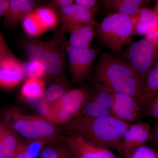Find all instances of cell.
Instances as JSON below:
<instances>
[{
  "mask_svg": "<svg viewBox=\"0 0 158 158\" xmlns=\"http://www.w3.org/2000/svg\"><path fill=\"white\" fill-rule=\"evenodd\" d=\"M113 106V91L101 83L97 82L78 116H112Z\"/></svg>",
  "mask_w": 158,
  "mask_h": 158,
  "instance_id": "8",
  "label": "cell"
},
{
  "mask_svg": "<svg viewBox=\"0 0 158 158\" xmlns=\"http://www.w3.org/2000/svg\"><path fill=\"white\" fill-rule=\"evenodd\" d=\"M60 19L65 32H68L73 26L79 24H90L96 27L99 25L89 10L76 3L60 11Z\"/></svg>",
  "mask_w": 158,
  "mask_h": 158,
  "instance_id": "14",
  "label": "cell"
},
{
  "mask_svg": "<svg viewBox=\"0 0 158 158\" xmlns=\"http://www.w3.org/2000/svg\"><path fill=\"white\" fill-rule=\"evenodd\" d=\"M152 10L158 17V1H156L155 6L154 7Z\"/></svg>",
  "mask_w": 158,
  "mask_h": 158,
  "instance_id": "37",
  "label": "cell"
},
{
  "mask_svg": "<svg viewBox=\"0 0 158 158\" xmlns=\"http://www.w3.org/2000/svg\"><path fill=\"white\" fill-rule=\"evenodd\" d=\"M145 114L148 116L158 120V95L153 99L146 107Z\"/></svg>",
  "mask_w": 158,
  "mask_h": 158,
  "instance_id": "29",
  "label": "cell"
},
{
  "mask_svg": "<svg viewBox=\"0 0 158 158\" xmlns=\"http://www.w3.org/2000/svg\"><path fill=\"white\" fill-rule=\"evenodd\" d=\"M68 90L67 85L55 84L46 89L43 97L47 102L52 103L59 100Z\"/></svg>",
  "mask_w": 158,
  "mask_h": 158,
  "instance_id": "25",
  "label": "cell"
},
{
  "mask_svg": "<svg viewBox=\"0 0 158 158\" xmlns=\"http://www.w3.org/2000/svg\"><path fill=\"white\" fill-rule=\"evenodd\" d=\"M26 77L24 63L13 55L0 61V87L11 89L17 87Z\"/></svg>",
  "mask_w": 158,
  "mask_h": 158,
  "instance_id": "12",
  "label": "cell"
},
{
  "mask_svg": "<svg viewBox=\"0 0 158 158\" xmlns=\"http://www.w3.org/2000/svg\"><path fill=\"white\" fill-rule=\"evenodd\" d=\"M95 77L113 92L137 99L143 108L144 81L123 59L109 53L103 54L97 65Z\"/></svg>",
  "mask_w": 158,
  "mask_h": 158,
  "instance_id": "2",
  "label": "cell"
},
{
  "mask_svg": "<svg viewBox=\"0 0 158 158\" xmlns=\"http://www.w3.org/2000/svg\"><path fill=\"white\" fill-rule=\"evenodd\" d=\"M158 93V59L144 81L143 108H146Z\"/></svg>",
  "mask_w": 158,
  "mask_h": 158,
  "instance_id": "20",
  "label": "cell"
},
{
  "mask_svg": "<svg viewBox=\"0 0 158 158\" xmlns=\"http://www.w3.org/2000/svg\"><path fill=\"white\" fill-rule=\"evenodd\" d=\"M94 26L90 24H79L69 30L68 44L75 48H90L95 35Z\"/></svg>",
  "mask_w": 158,
  "mask_h": 158,
  "instance_id": "16",
  "label": "cell"
},
{
  "mask_svg": "<svg viewBox=\"0 0 158 158\" xmlns=\"http://www.w3.org/2000/svg\"><path fill=\"white\" fill-rule=\"evenodd\" d=\"M34 11L23 20L22 25L24 31L28 36L31 37H37L45 31L40 24Z\"/></svg>",
  "mask_w": 158,
  "mask_h": 158,
  "instance_id": "23",
  "label": "cell"
},
{
  "mask_svg": "<svg viewBox=\"0 0 158 158\" xmlns=\"http://www.w3.org/2000/svg\"><path fill=\"white\" fill-rule=\"evenodd\" d=\"M34 11L40 24L45 32L56 27L59 23V17L52 8L40 7L36 8Z\"/></svg>",
  "mask_w": 158,
  "mask_h": 158,
  "instance_id": "22",
  "label": "cell"
},
{
  "mask_svg": "<svg viewBox=\"0 0 158 158\" xmlns=\"http://www.w3.org/2000/svg\"><path fill=\"white\" fill-rule=\"evenodd\" d=\"M35 2L31 0H10L4 15V23L11 27L22 22L30 13L36 9Z\"/></svg>",
  "mask_w": 158,
  "mask_h": 158,
  "instance_id": "15",
  "label": "cell"
},
{
  "mask_svg": "<svg viewBox=\"0 0 158 158\" xmlns=\"http://www.w3.org/2000/svg\"><path fill=\"white\" fill-rule=\"evenodd\" d=\"M64 141L73 158H119L110 149L95 146L79 137L68 136Z\"/></svg>",
  "mask_w": 158,
  "mask_h": 158,
  "instance_id": "11",
  "label": "cell"
},
{
  "mask_svg": "<svg viewBox=\"0 0 158 158\" xmlns=\"http://www.w3.org/2000/svg\"><path fill=\"white\" fill-rule=\"evenodd\" d=\"M25 100L34 108L41 117L48 121L51 113L50 104L46 101L43 96L37 98Z\"/></svg>",
  "mask_w": 158,
  "mask_h": 158,
  "instance_id": "27",
  "label": "cell"
},
{
  "mask_svg": "<svg viewBox=\"0 0 158 158\" xmlns=\"http://www.w3.org/2000/svg\"><path fill=\"white\" fill-rule=\"evenodd\" d=\"M144 39L153 45L158 46V26L154 30L146 35Z\"/></svg>",
  "mask_w": 158,
  "mask_h": 158,
  "instance_id": "32",
  "label": "cell"
},
{
  "mask_svg": "<svg viewBox=\"0 0 158 158\" xmlns=\"http://www.w3.org/2000/svg\"><path fill=\"white\" fill-rule=\"evenodd\" d=\"M150 2L145 0H106L102 1L106 9L110 11L131 17Z\"/></svg>",
  "mask_w": 158,
  "mask_h": 158,
  "instance_id": "19",
  "label": "cell"
},
{
  "mask_svg": "<svg viewBox=\"0 0 158 158\" xmlns=\"http://www.w3.org/2000/svg\"><path fill=\"white\" fill-rule=\"evenodd\" d=\"M158 59V46L143 38L130 44L123 52L122 59L145 81Z\"/></svg>",
  "mask_w": 158,
  "mask_h": 158,
  "instance_id": "6",
  "label": "cell"
},
{
  "mask_svg": "<svg viewBox=\"0 0 158 158\" xmlns=\"http://www.w3.org/2000/svg\"><path fill=\"white\" fill-rule=\"evenodd\" d=\"M96 28L100 41L118 55L131 42L134 36L135 26L131 17L116 12L108 15Z\"/></svg>",
  "mask_w": 158,
  "mask_h": 158,
  "instance_id": "3",
  "label": "cell"
},
{
  "mask_svg": "<svg viewBox=\"0 0 158 158\" xmlns=\"http://www.w3.org/2000/svg\"><path fill=\"white\" fill-rule=\"evenodd\" d=\"M152 140L154 142L158 148V120L155 126L154 129L152 131Z\"/></svg>",
  "mask_w": 158,
  "mask_h": 158,
  "instance_id": "36",
  "label": "cell"
},
{
  "mask_svg": "<svg viewBox=\"0 0 158 158\" xmlns=\"http://www.w3.org/2000/svg\"><path fill=\"white\" fill-rule=\"evenodd\" d=\"M9 56V55H6V54L2 52V51H0V61H1V60H2V59H3V58H4V57L7 56Z\"/></svg>",
  "mask_w": 158,
  "mask_h": 158,
  "instance_id": "38",
  "label": "cell"
},
{
  "mask_svg": "<svg viewBox=\"0 0 158 158\" xmlns=\"http://www.w3.org/2000/svg\"><path fill=\"white\" fill-rule=\"evenodd\" d=\"M45 90L42 79L28 78L22 87L21 95L24 100L37 98L43 96Z\"/></svg>",
  "mask_w": 158,
  "mask_h": 158,
  "instance_id": "21",
  "label": "cell"
},
{
  "mask_svg": "<svg viewBox=\"0 0 158 158\" xmlns=\"http://www.w3.org/2000/svg\"><path fill=\"white\" fill-rule=\"evenodd\" d=\"M75 3L84 6L93 14H96L98 9V2L96 0H76Z\"/></svg>",
  "mask_w": 158,
  "mask_h": 158,
  "instance_id": "30",
  "label": "cell"
},
{
  "mask_svg": "<svg viewBox=\"0 0 158 158\" xmlns=\"http://www.w3.org/2000/svg\"><path fill=\"white\" fill-rule=\"evenodd\" d=\"M125 158H158V150L145 144L134 150Z\"/></svg>",
  "mask_w": 158,
  "mask_h": 158,
  "instance_id": "28",
  "label": "cell"
},
{
  "mask_svg": "<svg viewBox=\"0 0 158 158\" xmlns=\"http://www.w3.org/2000/svg\"><path fill=\"white\" fill-rule=\"evenodd\" d=\"M26 77L42 79L47 73L43 65L36 60H29L24 63Z\"/></svg>",
  "mask_w": 158,
  "mask_h": 158,
  "instance_id": "26",
  "label": "cell"
},
{
  "mask_svg": "<svg viewBox=\"0 0 158 158\" xmlns=\"http://www.w3.org/2000/svg\"><path fill=\"white\" fill-rule=\"evenodd\" d=\"M55 41L31 40L26 44L25 52L30 60H36L44 66L47 73L56 75L63 71V56L58 50Z\"/></svg>",
  "mask_w": 158,
  "mask_h": 158,
  "instance_id": "7",
  "label": "cell"
},
{
  "mask_svg": "<svg viewBox=\"0 0 158 158\" xmlns=\"http://www.w3.org/2000/svg\"><path fill=\"white\" fill-rule=\"evenodd\" d=\"M152 129L149 123L139 121L130 125L123 135L124 158L136 148L152 141Z\"/></svg>",
  "mask_w": 158,
  "mask_h": 158,
  "instance_id": "13",
  "label": "cell"
},
{
  "mask_svg": "<svg viewBox=\"0 0 158 158\" xmlns=\"http://www.w3.org/2000/svg\"><path fill=\"white\" fill-rule=\"evenodd\" d=\"M9 1L0 0V18L4 15L9 6Z\"/></svg>",
  "mask_w": 158,
  "mask_h": 158,
  "instance_id": "35",
  "label": "cell"
},
{
  "mask_svg": "<svg viewBox=\"0 0 158 158\" xmlns=\"http://www.w3.org/2000/svg\"><path fill=\"white\" fill-rule=\"evenodd\" d=\"M14 158H34L29 153L27 145L24 144Z\"/></svg>",
  "mask_w": 158,
  "mask_h": 158,
  "instance_id": "33",
  "label": "cell"
},
{
  "mask_svg": "<svg viewBox=\"0 0 158 158\" xmlns=\"http://www.w3.org/2000/svg\"><path fill=\"white\" fill-rule=\"evenodd\" d=\"M65 49L73 80L76 84L81 83L92 69L96 56V51L90 48H75L68 44Z\"/></svg>",
  "mask_w": 158,
  "mask_h": 158,
  "instance_id": "9",
  "label": "cell"
},
{
  "mask_svg": "<svg viewBox=\"0 0 158 158\" xmlns=\"http://www.w3.org/2000/svg\"><path fill=\"white\" fill-rule=\"evenodd\" d=\"M64 125L68 136L79 137L95 146L115 150L124 157L123 135L130 125L113 116H77Z\"/></svg>",
  "mask_w": 158,
  "mask_h": 158,
  "instance_id": "1",
  "label": "cell"
},
{
  "mask_svg": "<svg viewBox=\"0 0 158 158\" xmlns=\"http://www.w3.org/2000/svg\"><path fill=\"white\" fill-rule=\"evenodd\" d=\"M0 51L7 55H12L11 51L6 44L2 35L0 33Z\"/></svg>",
  "mask_w": 158,
  "mask_h": 158,
  "instance_id": "34",
  "label": "cell"
},
{
  "mask_svg": "<svg viewBox=\"0 0 158 158\" xmlns=\"http://www.w3.org/2000/svg\"><path fill=\"white\" fill-rule=\"evenodd\" d=\"M24 144L12 130L0 124V158H14Z\"/></svg>",
  "mask_w": 158,
  "mask_h": 158,
  "instance_id": "17",
  "label": "cell"
},
{
  "mask_svg": "<svg viewBox=\"0 0 158 158\" xmlns=\"http://www.w3.org/2000/svg\"><path fill=\"white\" fill-rule=\"evenodd\" d=\"M74 3V1L73 0H56L52 1L51 5L53 9H57L60 11L62 9L71 6Z\"/></svg>",
  "mask_w": 158,
  "mask_h": 158,
  "instance_id": "31",
  "label": "cell"
},
{
  "mask_svg": "<svg viewBox=\"0 0 158 158\" xmlns=\"http://www.w3.org/2000/svg\"><path fill=\"white\" fill-rule=\"evenodd\" d=\"M91 90L87 88L68 90L56 102L50 104L48 121L52 124L64 125L78 116Z\"/></svg>",
  "mask_w": 158,
  "mask_h": 158,
  "instance_id": "5",
  "label": "cell"
},
{
  "mask_svg": "<svg viewBox=\"0 0 158 158\" xmlns=\"http://www.w3.org/2000/svg\"><path fill=\"white\" fill-rule=\"evenodd\" d=\"M134 22V36H146L158 26V17L152 9H141L131 17Z\"/></svg>",
  "mask_w": 158,
  "mask_h": 158,
  "instance_id": "18",
  "label": "cell"
},
{
  "mask_svg": "<svg viewBox=\"0 0 158 158\" xmlns=\"http://www.w3.org/2000/svg\"><path fill=\"white\" fill-rule=\"evenodd\" d=\"M3 116L8 125L27 139L46 143L57 136L55 127L41 116L24 115L15 108L5 110Z\"/></svg>",
  "mask_w": 158,
  "mask_h": 158,
  "instance_id": "4",
  "label": "cell"
},
{
  "mask_svg": "<svg viewBox=\"0 0 158 158\" xmlns=\"http://www.w3.org/2000/svg\"><path fill=\"white\" fill-rule=\"evenodd\" d=\"M40 158H73L67 148L64 145L50 144L42 149Z\"/></svg>",
  "mask_w": 158,
  "mask_h": 158,
  "instance_id": "24",
  "label": "cell"
},
{
  "mask_svg": "<svg viewBox=\"0 0 158 158\" xmlns=\"http://www.w3.org/2000/svg\"><path fill=\"white\" fill-rule=\"evenodd\" d=\"M142 107L135 97L124 94L113 92L112 116L128 125L138 122Z\"/></svg>",
  "mask_w": 158,
  "mask_h": 158,
  "instance_id": "10",
  "label": "cell"
}]
</instances>
